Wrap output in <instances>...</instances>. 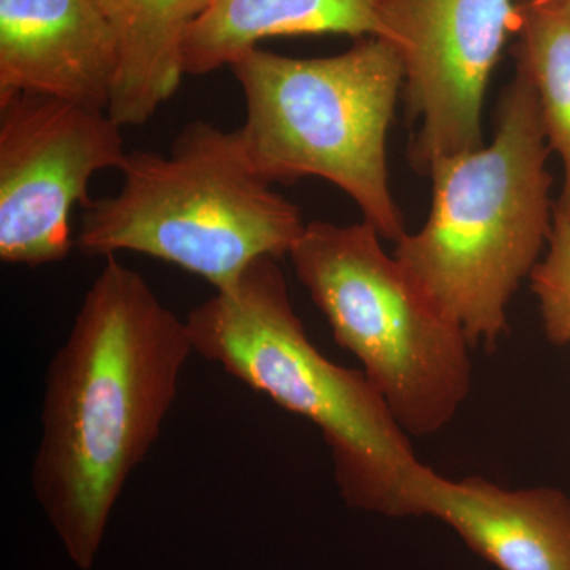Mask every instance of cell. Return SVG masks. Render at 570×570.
Returning <instances> with one entry per match:
<instances>
[{"mask_svg": "<svg viewBox=\"0 0 570 570\" xmlns=\"http://www.w3.org/2000/svg\"><path fill=\"white\" fill-rule=\"evenodd\" d=\"M538 298L547 340L554 346L570 344V216L553 214L546 254L530 277Z\"/></svg>", "mask_w": 570, "mask_h": 570, "instance_id": "14", "label": "cell"}, {"mask_svg": "<svg viewBox=\"0 0 570 570\" xmlns=\"http://www.w3.org/2000/svg\"><path fill=\"white\" fill-rule=\"evenodd\" d=\"M108 112L52 97L0 100V261L29 268L69 257L70 214L91 202L97 171L126 159Z\"/></svg>", "mask_w": 570, "mask_h": 570, "instance_id": "7", "label": "cell"}, {"mask_svg": "<svg viewBox=\"0 0 570 570\" xmlns=\"http://www.w3.org/2000/svg\"><path fill=\"white\" fill-rule=\"evenodd\" d=\"M384 40L400 52L407 111L420 129L409 156L422 174L482 148L487 86L521 26L515 0H381Z\"/></svg>", "mask_w": 570, "mask_h": 570, "instance_id": "8", "label": "cell"}, {"mask_svg": "<svg viewBox=\"0 0 570 570\" xmlns=\"http://www.w3.org/2000/svg\"><path fill=\"white\" fill-rule=\"evenodd\" d=\"M549 153L538 94L517 70L499 102L493 141L431 164L430 216L395 243L397 262L472 347L498 346L513 295L549 246Z\"/></svg>", "mask_w": 570, "mask_h": 570, "instance_id": "2", "label": "cell"}, {"mask_svg": "<svg viewBox=\"0 0 570 570\" xmlns=\"http://www.w3.org/2000/svg\"><path fill=\"white\" fill-rule=\"evenodd\" d=\"M110 21L119 71L108 115L140 127L167 104L184 77L183 47L212 0H97Z\"/></svg>", "mask_w": 570, "mask_h": 570, "instance_id": "12", "label": "cell"}, {"mask_svg": "<svg viewBox=\"0 0 570 570\" xmlns=\"http://www.w3.org/2000/svg\"><path fill=\"white\" fill-rule=\"evenodd\" d=\"M515 2L519 7L561 6L570 9V0H515Z\"/></svg>", "mask_w": 570, "mask_h": 570, "instance_id": "15", "label": "cell"}, {"mask_svg": "<svg viewBox=\"0 0 570 570\" xmlns=\"http://www.w3.org/2000/svg\"><path fill=\"white\" fill-rule=\"evenodd\" d=\"M409 517L442 521L498 570H570V498L551 487L510 490L425 466L412 487Z\"/></svg>", "mask_w": 570, "mask_h": 570, "instance_id": "10", "label": "cell"}, {"mask_svg": "<svg viewBox=\"0 0 570 570\" xmlns=\"http://www.w3.org/2000/svg\"><path fill=\"white\" fill-rule=\"evenodd\" d=\"M321 33L384 39L381 0H212L187 31L183 71L202 77L230 67L258 41Z\"/></svg>", "mask_w": 570, "mask_h": 570, "instance_id": "11", "label": "cell"}, {"mask_svg": "<svg viewBox=\"0 0 570 570\" xmlns=\"http://www.w3.org/2000/svg\"><path fill=\"white\" fill-rule=\"evenodd\" d=\"M186 324L195 354L318 428L348 508L407 519L426 464L366 374L336 365L307 337L277 258L247 266Z\"/></svg>", "mask_w": 570, "mask_h": 570, "instance_id": "3", "label": "cell"}, {"mask_svg": "<svg viewBox=\"0 0 570 570\" xmlns=\"http://www.w3.org/2000/svg\"><path fill=\"white\" fill-rule=\"evenodd\" d=\"M517 70L538 94L550 151L560 156L564 183L557 212L570 216V9L561 6L520 7Z\"/></svg>", "mask_w": 570, "mask_h": 570, "instance_id": "13", "label": "cell"}, {"mask_svg": "<svg viewBox=\"0 0 570 570\" xmlns=\"http://www.w3.org/2000/svg\"><path fill=\"white\" fill-rule=\"evenodd\" d=\"M373 225L306 224L292 247L299 283L411 438L452 423L472 384V344L385 253Z\"/></svg>", "mask_w": 570, "mask_h": 570, "instance_id": "6", "label": "cell"}, {"mask_svg": "<svg viewBox=\"0 0 570 570\" xmlns=\"http://www.w3.org/2000/svg\"><path fill=\"white\" fill-rule=\"evenodd\" d=\"M194 352L186 318L116 258L45 374L33 494L70 560L92 568L127 480L148 456Z\"/></svg>", "mask_w": 570, "mask_h": 570, "instance_id": "1", "label": "cell"}, {"mask_svg": "<svg viewBox=\"0 0 570 570\" xmlns=\"http://www.w3.org/2000/svg\"><path fill=\"white\" fill-rule=\"evenodd\" d=\"M121 190L82 208L75 246L85 255L138 253L204 277L216 291L258 258L291 253L298 206L255 174L239 135L194 121L170 154L127 151Z\"/></svg>", "mask_w": 570, "mask_h": 570, "instance_id": "4", "label": "cell"}, {"mask_svg": "<svg viewBox=\"0 0 570 570\" xmlns=\"http://www.w3.org/2000/svg\"><path fill=\"white\" fill-rule=\"evenodd\" d=\"M118 71L97 0H0V100L32 94L108 112Z\"/></svg>", "mask_w": 570, "mask_h": 570, "instance_id": "9", "label": "cell"}, {"mask_svg": "<svg viewBox=\"0 0 570 570\" xmlns=\"http://www.w3.org/2000/svg\"><path fill=\"white\" fill-rule=\"evenodd\" d=\"M246 121L236 130L266 183L317 176L344 190L382 238L407 234L389 181L387 135L404 69L387 40L365 37L330 58L254 48L230 66Z\"/></svg>", "mask_w": 570, "mask_h": 570, "instance_id": "5", "label": "cell"}]
</instances>
